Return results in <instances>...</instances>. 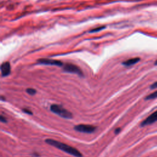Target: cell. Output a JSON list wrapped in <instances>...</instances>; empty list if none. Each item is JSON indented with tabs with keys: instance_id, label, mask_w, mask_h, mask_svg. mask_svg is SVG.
<instances>
[{
	"instance_id": "5b68a950",
	"label": "cell",
	"mask_w": 157,
	"mask_h": 157,
	"mask_svg": "<svg viewBox=\"0 0 157 157\" xmlns=\"http://www.w3.org/2000/svg\"><path fill=\"white\" fill-rule=\"evenodd\" d=\"M37 63L40 64L45 65H52V66H63V63L59 60L48 59V58H40L37 60Z\"/></svg>"
},
{
	"instance_id": "ba28073f",
	"label": "cell",
	"mask_w": 157,
	"mask_h": 157,
	"mask_svg": "<svg viewBox=\"0 0 157 157\" xmlns=\"http://www.w3.org/2000/svg\"><path fill=\"white\" fill-rule=\"evenodd\" d=\"M139 61H140V58L138 57H136V58L129 59L123 62L122 64L125 66H132V65L138 63Z\"/></svg>"
},
{
	"instance_id": "8fae6325",
	"label": "cell",
	"mask_w": 157,
	"mask_h": 157,
	"mask_svg": "<svg viewBox=\"0 0 157 157\" xmlns=\"http://www.w3.org/2000/svg\"><path fill=\"white\" fill-rule=\"evenodd\" d=\"M105 28V26H100V27H98V28H94V29H93L92 30H91L90 32V33H94V32H98V31H99L103 29H104Z\"/></svg>"
},
{
	"instance_id": "8992f818",
	"label": "cell",
	"mask_w": 157,
	"mask_h": 157,
	"mask_svg": "<svg viewBox=\"0 0 157 157\" xmlns=\"http://www.w3.org/2000/svg\"><path fill=\"white\" fill-rule=\"evenodd\" d=\"M156 121H157V110L149 115L147 118H145L141 123V126H145L147 125H149Z\"/></svg>"
},
{
	"instance_id": "7c38bea8",
	"label": "cell",
	"mask_w": 157,
	"mask_h": 157,
	"mask_svg": "<svg viewBox=\"0 0 157 157\" xmlns=\"http://www.w3.org/2000/svg\"><path fill=\"white\" fill-rule=\"evenodd\" d=\"M23 112H25V113L28 114V115H33V112L28 109H26V108H25V109H23Z\"/></svg>"
},
{
	"instance_id": "30bf717a",
	"label": "cell",
	"mask_w": 157,
	"mask_h": 157,
	"mask_svg": "<svg viewBox=\"0 0 157 157\" xmlns=\"http://www.w3.org/2000/svg\"><path fill=\"white\" fill-rule=\"evenodd\" d=\"M26 91L28 94H29V95H34L36 93V90L34 88H28L26 90Z\"/></svg>"
},
{
	"instance_id": "5bb4252c",
	"label": "cell",
	"mask_w": 157,
	"mask_h": 157,
	"mask_svg": "<svg viewBox=\"0 0 157 157\" xmlns=\"http://www.w3.org/2000/svg\"><path fill=\"white\" fill-rule=\"evenodd\" d=\"M150 88H152V89H154V88H157V81H156V82L153 83V84L151 85Z\"/></svg>"
},
{
	"instance_id": "7a4b0ae2",
	"label": "cell",
	"mask_w": 157,
	"mask_h": 157,
	"mask_svg": "<svg viewBox=\"0 0 157 157\" xmlns=\"http://www.w3.org/2000/svg\"><path fill=\"white\" fill-rule=\"evenodd\" d=\"M50 109L51 112H52L53 113L58 115V116L62 118H66V119H71L73 117L72 113L71 112L64 109L60 105L55 104H52L51 105Z\"/></svg>"
},
{
	"instance_id": "9c48e42d",
	"label": "cell",
	"mask_w": 157,
	"mask_h": 157,
	"mask_svg": "<svg viewBox=\"0 0 157 157\" xmlns=\"http://www.w3.org/2000/svg\"><path fill=\"white\" fill-rule=\"evenodd\" d=\"M157 98V90L153 92L152 93L150 94L149 95L147 96V97L145 98V99L146 100H150V99H155V98Z\"/></svg>"
},
{
	"instance_id": "3957f363",
	"label": "cell",
	"mask_w": 157,
	"mask_h": 157,
	"mask_svg": "<svg viewBox=\"0 0 157 157\" xmlns=\"http://www.w3.org/2000/svg\"><path fill=\"white\" fill-rule=\"evenodd\" d=\"M63 69L64 72L72 73V74H76L80 77H83V74L82 70L79 67L77 66L72 64V63H66L63 64Z\"/></svg>"
},
{
	"instance_id": "2e32d148",
	"label": "cell",
	"mask_w": 157,
	"mask_h": 157,
	"mask_svg": "<svg viewBox=\"0 0 157 157\" xmlns=\"http://www.w3.org/2000/svg\"><path fill=\"white\" fill-rule=\"evenodd\" d=\"M155 65H157V60L155 61Z\"/></svg>"
},
{
	"instance_id": "9a60e30c",
	"label": "cell",
	"mask_w": 157,
	"mask_h": 157,
	"mask_svg": "<svg viewBox=\"0 0 157 157\" xmlns=\"http://www.w3.org/2000/svg\"><path fill=\"white\" fill-rule=\"evenodd\" d=\"M120 131H121V128H116V129H115V134H117L118 133H119V132H120Z\"/></svg>"
},
{
	"instance_id": "4fadbf2b",
	"label": "cell",
	"mask_w": 157,
	"mask_h": 157,
	"mask_svg": "<svg viewBox=\"0 0 157 157\" xmlns=\"http://www.w3.org/2000/svg\"><path fill=\"white\" fill-rule=\"evenodd\" d=\"M0 120H1V121L2 122V123H6V122H7V119H6V118L5 117H4L3 115H2L0 116Z\"/></svg>"
},
{
	"instance_id": "6da1fadb",
	"label": "cell",
	"mask_w": 157,
	"mask_h": 157,
	"mask_svg": "<svg viewBox=\"0 0 157 157\" xmlns=\"http://www.w3.org/2000/svg\"><path fill=\"white\" fill-rule=\"evenodd\" d=\"M45 142L53 147H55L71 155H72L75 157H83L82 154L75 148L71 147L69 145L64 144L63 142L57 141L56 140H53L52 139H45Z\"/></svg>"
},
{
	"instance_id": "277c9868",
	"label": "cell",
	"mask_w": 157,
	"mask_h": 157,
	"mask_svg": "<svg viewBox=\"0 0 157 157\" xmlns=\"http://www.w3.org/2000/svg\"><path fill=\"white\" fill-rule=\"evenodd\" d=\"M74 130L76 131L80 132H83V133H93L95 131L96 127L91 125V124H80L75 125L74 127Z\"/></svg>"
},
{
	"instance_id": "52a82bcc",
	"label": "cell",
	"mask_w": 157,
	"mask_h": 157,
	"mask_svg": "<svg viewBox=\"0 0 157 157\" xmlns=\"http://www.w3.org/2000/svg\"><path fill=\"white\" fill-rule=\"evenodd\" d=\"M1 71L2 77H6L10 75L11 72V66L10 63L8 61L2 63L1 66Z\"/></svg>"
}]
</instances>
